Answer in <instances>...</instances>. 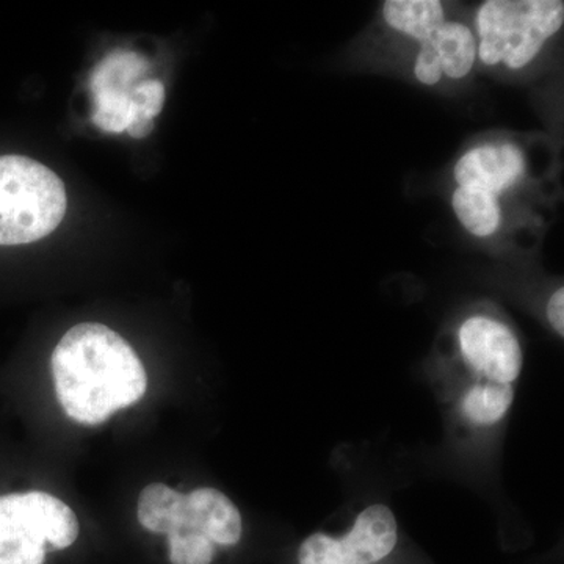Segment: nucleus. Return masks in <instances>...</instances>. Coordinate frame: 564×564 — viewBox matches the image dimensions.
Listing matches in <instances>:
<instances>
[{"label": "nucleus", "instance_id": "1", "mask_svg": "<svg viewBox=\"0 0 564 564\" xmlns=\"http://www.w3.org/2000/svg\"><path fill=\"white\" fill-rule=\"evenodd\" d=\"M55 392L63 411L99 425L143 399L148 375L132 345L101 323L70 328L52 352Z\"/></svg>", "mask_w": 564, "mask_h": 564}, {"label": "nucleus", "instance_id": "2", "mask_svg": "<svg viewBox=\"0 0 564 564\" xmlns=\"http://www.w3.org/2000/svg\"><path fill=\"white\" fill-rule=\"evenodd\" d=\"M563 24L562 0H486L473 28L477 62L488 68L524 69Z\"/></svg>", "mask_w": 564, "mask_h": 564}, {"label": "nucleus", "instance_id": "3", "mask_svg": "<svg viewBox=\"0 0 564 564\" xmlns=\"http://www.w3.org/2000/svg\"><path fill=\"white\" fill-rule=\"evenodd\" d=\"M63 181L24 155L0 158V245H25L50 236L66 214Z\"/></svg>", "mask_w": 564, "mask_h": 564}, {"label": "nucleus", "instance_id": "4", "mask_svg": "<svg viewBox=\"0 0 564 564\" xmlns=\"http://www.w3.org/2000/svg\"><path fill=\"white\" fill-rule=\"evenodd\" d=\"M76 513L43 491L0 497V564H47L79 540Z\"/></svg>", "mask_w": 564, "mask_h": 564}, {"label": "nucleus", "instance_id": "5", "mask_svg": "<svg viewBox=\"0 0 564 564\" xmlns=\"http://www.w3.org/2000/svg\"><path fill=\"white\" fill-rule=\"evenodd\" d=\"M464 361L486 381L511 384L522 370V348L505 323L486 315H473L458 329Z\"/></svg>", "mask_w": 564, "mask_h": 564}, {"label": "nucleus", "instance_id": "6", "mask_svg": "<svg viewBox=\"0 0 564 564\" xmlns=\"http://www.w3.org/2000/svg\"><path fill=\"white\" fill-rule=\"evenodd\" d=\"M530 174L529 155L510 141L477 144L455 163L456 187L474 188L502 199L521 187Z\"/></svg>", "mask_w": 564, "mask_h": 564}, {"label": "nucleus", "instance_id": "7", "mask_svg": "<svg viewBox=\"0 0 564 564\" xmlns=\"http://www.w3.org/2000/svg\"><path fill=\"white\" fill-rule=\"evenodd\" d=\"M477 63V39L474 29L462 21L447 20L419 44L413 73L419 84L433 87L443 79L462 80Z\"/></svg>", "mask_w": 564, "mask_h": 564}, {"label": "nucleus", "instance_id": "8", "mask_svg": "<svg viewBox=\"0 0 564 564\" xmlns=\"http://www.w3.org/2000/svg\"><path fill=\"white\" fill-rule=\"evenodd\" d=\"M397 540L395 516L386 505H372L356 518L350 532L337 540V564H375L386 558Z\"/></svg>", "mask_w": 564, "mask_h": 564}, {"label": "nucleus", "instance_id": "9", "mask_svg": "<svg viewBox=\"0 0 564 564\" xmlns=\"http://www.w3.org/2000/svg\"><path fill=\"white\" fill-rule=\"evenodd\" d=\"M187 525L206 534L220 547H234L242 540V516L225 494L199 488L187 496Z\"/></svg>", "mask_w": 564, "mask_h": 564}, {"label": "nucleus", "instance_id": "10", "mask_svg": "<svg viewBox=\"0 0 564 564\" xmlns=\"http://www.w3.org/2000/svg\"><path fill=\"white\" fill-rule=\"evenodd\" d=\"M383 20L391 31L421 44L447 21V13L440 0H388Z\"/></svg>", "mask_w": 564, "mask_h": 564}, {"label": "nucleus", "instance_id": "11", "mask_svg": "<svg viewBox=\"0 0 564 564\" xmlns=\"http://www.w3.org/2000/svg\"><path fill=\"white\" fill-rule=\"evenodd\" d=\"M452 209L464 229L477 239H489L502 229V199L474 188L456 187Z\"/></svg>", "mask_w": 564, "mask_h": 564}, {"label": "nucleus", "instance_id": "12", "mask_svg": "<svg viewBox=\"0 0 564 564\" xmlns=\"http://www.w3.org/2000/svg\"><path fill=\"white\" fill-rule=\"evenodd\" d=\"M187 518V496L166 485L152 484L140 494L139 522L148 532L169 534Z\"/></svg>", "mask_w": 564, "mask_h": 564}, {"label": "nucleus", "instance_id": "13", "mask_svg": "<svg viewBox=\"0 0 564 564\" xmlns=\"http://www.w3.org/2000/svg\"><path fill=\"white\" fill-rule=\"evenodd\" d=\"M514 392L511 384L486 381L474 386L463 400V413L478 425H494L502 421L511 404Z\"/></svg>", "mask_w": 564, "mask_h": 564}, {"label": "nucleus", "instance_id": "14", "mask_svg": "<svg viewBox=\"0 0 564 564\" xmlns=\"http://www.w3.org/2000/svg\"><path fill=\"white\" fill-rule=\"evenodd\" d=\"M169 564H214L217 545L193 527H181L165 534Z\"/></svg>", "mask_w": 564, "mask_h": 564}, {"label": "nucleus", "instance_id": "15", "mask_svg": "<svg viewBox=\"0 0 564 564\" xmlns=\"http://www.w3.org/2000/svg\"><path fill=\"white\" fill-rule=\"evenodd\" d=\"M133 99L140 104L144 117L154 120L162 111L165 101V87L159 80H143L135 85L132 91Z\"/></svg>", "mask_w": 564, "mask_h": 564}, {"label": "nucleus", "instance_id": "16", "mask_svg": "<svg viewBox=\"0 0 564 564\" xmlns=\"http://www.w3.org/2000/svg\"><path fill=\"white\" fill-rule=\"evenodd\" d=\"M564 289L560 288L547 303V318L552 328L563 337L564 334Z\"/></svg>", "mask_w": 564, "mask_h": 564}]
</instances>
